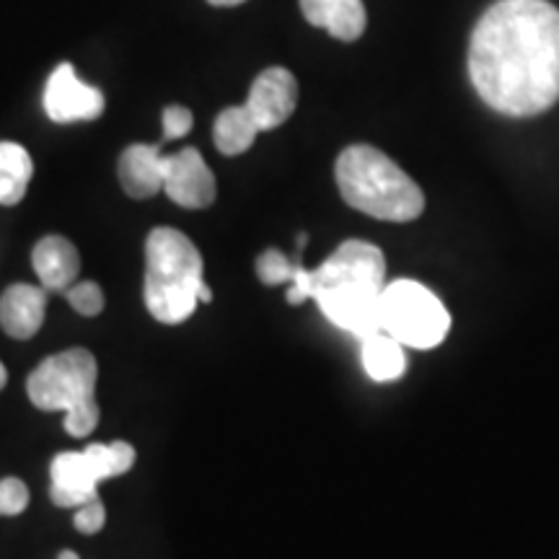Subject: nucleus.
<instances>
[{
  "label": "nucleus",
  "instance_id": "obj_20",
  "mask_svg": "<svg viewBox=\"0 0 559 559\" xmlns=\"http://www.w3.org/2000/svg\"><path fill=\"white\" fill-rule=\"evenodd\" d=\"M29 506V487L16 477L0 479V515H19Z\"/></svg>",
  "mask_w": 559,
  "mask_h": 559
},
{
  "label": "nucleus",
  "instance_id": "obj_12",
  "mask_svg": "<svg viewBox=\"0 0 559 559\" xmlns=\"http://www.w3.org/2000/svg\"><path fill=\"white\" fill-rule=\"evenodd\" d=\"M32 264L45 290H68L81 275V254L66 236H45L32 251Z\"/></svg>",
  "mask_w": 559,
  "mask_h": 559
},
{
  "label": "nucleus",
  "instance_id": "obj_11",
  "mask_svg": "<svg viewBox=\"0 0 559 559\" xmlns=\"http://www.w3.org/2000/svg\"><path fill=\"white\" fill-rule=\"evenodd\" d=\"M47 296L41 288L19 283L0 296V326L13 340H29L45 324Z\"/></svg>",
  "mask_w": 559,
  "mask_h": 559
},
{
  "label": "nucleus",
  "instance_id": "obj_22",
  "mask_svg": "<svg viewBox=\"0 0 559 559\" xmlns=\"http://www.w3.org/2000/svg\"><path fill=\"white\" fill-rule=\"evenodd\" d=\"M192 111L187 107H169L164 111V140L169 143V140H179L185 135H190L192 130Z\"/></svg>",
  "mask_w": 559,
  "mask_h": 559
},
{
  "label": "nucleus",
  "instance_id": "obj_1",
  "mask_svg": "<svg viewBox=\"0 0 559 559\" xmlns=\"http://www.w3.org/2000/svg\"><path fill=\"white\" fill-rule=\"evenodd\" d=\"M469 79L489 109L536 117L559 102V9L549 0H498L477 21Z\"/></svg>",
  "mask_w": 559,
  "mask_h": 559
},
{
  "label": "nucleus",
  "instance_id": "obj_8",
  "mask_svg": "<svg viewBox=\"0 0 559 559\" xmlns=\"http://www.w3.org/2000/svg\"><path fill=\"white\" fill-rule=\"evenodd\" d=\"M45 111L58 124L99 120L104 115V94L83 83L70 62H60L47 81Z\"/></svg>",
  "mask_w": 559,
  "mask_h": 559
},
{
  "label": "nucleus",
  "instance_id": "obj_6",
  "mask_svg": "<svg viewBox=\"0 0 559 559\" xmlns=\"http://www.w3.org/2000/svg\"><path fill=\"white\" fill-rule=\"evenodd\" d=\"M135 464V449L124 440L102 445L91 443L83 451H66L52 459L50 500L58 508H81L99 498V481L120 477Z\"/></svg>",
  "mask_w": 559,
  "mask_h": 559
},
{
  "label": "nucleus",
  "instance_id": "obj_13",
  "mask_svg": "<svg viewBox=\"0 0 559 559\" xmlns=\"http://www.w3.org/2000/svg\"><path fill=\"white\" fill-rule=\"evenodd\" d=\"M300 11L311 26L340 41L360 39L368 24L362 0H300Z\"/></svg>",
  "mask_w": 559,
  "mask_h": 559
},
{
  "label": "nucleus",
  "instance_id": "obj_2",
  "mask_svg": "<svg viewBox=\"0 0 559 559\" xmlns=\"http://www.w3.org/2000/svg\"><path fill=\"white\" fill-rule=\"evenodd\" d=\"M313 300L342 332L366 340L381 330V293L386 260L376 243L345 241L321 267L311 270Z\"/></svg>",
  "mask_w": 559,
  "mask_h": 559
},
{
  "label": "nucleus",
  "instance_id": "obj_19",
  "mask_svg": "<svg viewBox=\"0 0 559 559\" xmlns=\"http://www.w3.org/2000/svg\"><path fill=\"white\" fill-rule=\"evenodd\" d=\"M66 296L68 304L79 313H83V317H99L104 311V290L96 283H91V280L73 283L66 290Z\"/></svg>",
  "mask_w": 559,
  "mask_h": 559
},
{
  "label": "nucleus",
  "instance_id": "obj_21",
  "mask_svg": "<svg viewBox=\"0 0 559 559\" xmlns=\"http://www.w3.org/2000/svg\"><path fill=\"white\" fill-rule=\"evenodd\" d=\"M75 528L81 531V534H99L104 528V523H107V510H104V502L99 498L88 500L86 506L75 508Z\"/></svg>",
  "mask_w": 559,
  "mask_h": 559
},
{
  "label": "nucleus",
  "instance_id": "obj_26",
  "mask_svg": "<svg viewBox=\"0 0 559 559\" xmlns=\"http://www.w3.org/2000/svg\"><path fill=\"white\" fill-rule=\"evenodd\" d=\"M5 383H9V370H5L3 362H0V391L5 389Z\"/></svg>",
  "mask_w": 559,
  "mask_h": 559
},
{
  "label": "nucleus",
  "instance_id": "obj_7",
  "mask_svg": "<svg viewBox=\"0 0 559 559\" xmlns=\"http://www.w3.org/2000/svg\"><path fill=\"white\" fill-rule=\"evenodd\" d=\"M381 330L407 347L432 349L449 334L451 317L425 285L394 280L381 293Z\"/></svg>",
  "mask_w": 559,
  "mask_h": 559
},
{
  "label": "nucleus",
  "instance_id": "obj_10",
  "mask_svg": "<svg viewBox=\"0 0 559 559\" xmlns=\"http://www.w3.org/2000/svg\"><path fill=\"white\" fill-rule=\"evenodd\" d=\"M298 104V81L290 70L267 68L251 83L249 99L243 107L254 117L260 132L275 130L290 120Z\"/></svg>",
  "mask_w": 559,
  "mask_h": 559
},
{
  "label": "nucleus",
  "instance_id": "obj_5",
  "mask_svg": "<svg viewBox=\"0 0 559 559\" xmlns=\"http://www.w3.org/2000/svg\"><path fill=\"white\" fill-rule=\"evenodd\" d=\"M96 358L83 347L50 355L32 370L26 381V394L41 412H66V432L73 438H86L99 423L96 404Z\"/></svg>",
  "mask_w": 559,
  "mask_h": 559
},
{
  "label": "nucleus",
  "instance_id": "obj_9",
  "mask_svg": "<svg viewBox=\"0 0 559 559\" xmlns=\"http://www.w3.org/2000/svg\"><path fill=\"white\" fill-rule=\"evenodd\" d=\"M164 192L187 210H202L215 202V177L198 148H185L164 156Z\"/></svg>",
  "mask_w": 559,
  "mask_h": 559
},
{
  "label": "nucleus",
  "instance_id": "obj_18",
  "mask_svg": "<svg viewBox=\"0 0 559 559\" xmlns=\"http://www.w3.org/2000/svg\"><path fill=\"white\" fill-rule=\"evenodd\" d=\"M293 272H296V264H293L288 257L277 249L262 251L260 260H257V275H260L264 285L290 283Z\"/></svg>",
  "mask_w": 559,
  "mask_h": 559
},
{
  "label": "nucleus",
  "instance_id": "obj_14",
  "mask_svg": "<svg viewBox=\"0 0 559 559\" xmlns=\"http://www.w3.org/2000/svg\"><path fill=\"white\" fill-rule=\"evenodd\" d=\"M164 156L160 145H130L120 156L122 190L132 200H148L164 190Z\"/></svg>",
  "mask_w": 559,
  "mask_h": 559
},
{
  "label": "nucleus",
  "instance_id": "obj_16",
  "mask_svg": "<svg viewBox=\"0 0 559 559\" xmlns=\"http://www.w3.org/2000/svg\"><path fill=\"white\" fill-rule=\"evenodd\" d=\"M34 174L29 151L19 143H0V205L13 207L24 200Z\"/></svg>",
  "mask_w": 559,
  "mask_h": 559
},
{
  "label": "nucleus",
  "instance_id": "obj_4",
  "mask_svg": "<svg viewBox=\"0 0 559 559\" xmlns=\"http://www.w3.org/2000/svg\"><path fill=\"white\" fill-rule=\"evenodd\" d=\"M202 257L177 228H153L145 241V306L160 324H181L198 309Z\"/></svg>",
  "mask_w": 559,
  "mask_h": 559
},
{
  "label": "nucleus",
  "instance_id": "obj_24",
  "mask_svg": "<svg viewBox=\"0 0 559 559\" xmlns=\"http://www.w3.org/2000/svg\"><path fill=\"white\" fill-rule=\"evenodd\" d=\"M207 3L215 5V9H230V5H241L247 0H207Z\"/></svg>",
  "mask_w": 559,
  "mask_h": 559
},
{
  "label": "nucleus",
  "instance_id": "obj_3",
  "mask_svg": "<svg viewBox=\"0 0 559 559\" xmlns=\"http://www.w3.org/2000/svg\"><path fill=\"white\" fill-rule=\"evenodd\" d=\"M334 177L342 200L370 218L409 223L425 210V194L417 181L373 145H349L342 151Z\"/></svg>",
  "mask_w": 559,
  "mask_h": 559
},
{
  "label": "nucleus",
  "instance_id": "obj_17",
  "mask_svg": "<svg viewBox=\"0 0 559 559\" xmlns=\"http://www.w3.org/2000/svg\"><path fill=\"white\" fill-rule=\"evenodd\" d=\"M257 135H260V128H257L254 117L249 115L247 107L223 109L213 128L215 148L223 156H241V153H247L254 145Z\"/></svg>",
  "mask_w": 559,
  "mask_h": 559
},
{
  "label": "nucleus",
  "instance_id": "obj_25",
  "mask_svg": "<svg viewBox=\"0 0 559 559\" xmlns=\"http://www.w3.org/2000/svg\"><path fill=\"white\" fill-rule=\"evenodd\" d=\"M198 298H200V304H210V300H213V290L207 288V283H202Z\"/></svg>",
  "mask_w": 559,
  "mask_h": 559
},
{
  "label": "nucleus",
  "instance_id": "obj_27",
  "mask_svg": "<svg viewBox=\"0 0 559 559\" xmlns=\"http://www.w3.org/2000/svg\"><path fill=\"white\" fill-rule=\"evenodd\" d=\"M58 559H81L79 555H75V551H70V549H66V551H60V557Z\"/></svg>",
  "mask_w": 559,
  "mask_h": 559
},
{
  "label": "nucleus",
  "instance_id": "obj_15",
  "mask_svg": "<svg viewBox=\"0 0 559 559\" xmlns=\"http://www.w3.org/2000/svg\"><path fill=\"white\" fill-rule=\"evenodd\" d=\"M362 342V368L373 381H396L407 370L404 345L383 330L368 334Z\"/></svg>",
  "mask_w": 559,
  "mask_h": 559
},
{
  "label": "nucleus",
  "instance_id": "obj_23",
  "mask_svg": "<svg viewBox=\"0 0 559 559\" xmlns=\"http://www.w3.org/2000/svg\"><path fill=\"white\" fill-rule=\"evenodd\" d=\"M313 296V275L311 270L300 267L296 264V272H293L290 280V290H288V304L290 306H300L304 300H309Z\"/></svg>",
  "mask_w": 559,
  "mask_h": 559
}]
</instances>
